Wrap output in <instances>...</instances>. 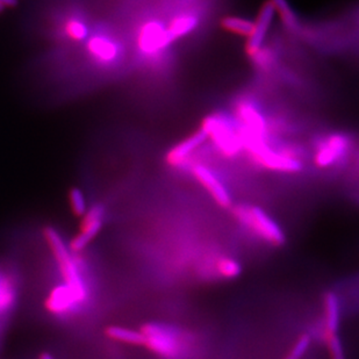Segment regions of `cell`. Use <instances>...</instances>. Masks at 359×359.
I'll list each match as a JSON object with an SVG mask.
<instances>
[{"instance_id": "27", "label": "cell", "mask_w": 359, "mask_h": 359, "mask_svg": "<svg viewBox=\"0 0 359 359\" xmlns=\"http://www.w3.org/2000/svg\"><path fill=\"white\" fill-rule=\"evenodd\" d=\"M18 5V0H0V6L3 8H15Z\"/></svg>"}, {"instance_id": "22", "label": "cell", "mask_w": 359, "mask_h": 359, "mask_svg": "<svg viewBox=\"0 0 359 359\" xmlns=\"http://www.w3.org/2000/svg\"><path fill=\"white\" fill-rule=\"evenodd\" d=\"M69 199L70 205H71V208H72L75 215L76 217H83L85 212L88 211L84 193L77 187H75V188L70 191Z\"/></svg>"}, {"instance_id": "23", "label": "cell", "mask_w": 359, "mask_h": 359, "mask_svg": "<svg viewBox=\"0 0 359 359\" xmlns=\"http://www.w3.org/2000/svg\"><path fill=\"white\" fill-rule=\"evenodd\" d=\"M260 69L268 70L273 66L275 54L268 48L260 47L253 56H250Z\"/></svg>"}, {"instance_id": "19", "label": "cell", "mask_w": 359, "mask_h": 359, "mask_svg": "<svg viewBox=\"0 0 359 359\" xmlns=\"http://www.w3.org/2000/svg\"><path fill=\"white\" fill-rule=\"evenodd\" d=\"M324 302H326L328 333H336L338 327H340V300L336 294L329 292V293H327Z\"/></svg>"}, {"instance_id": "8", "label": "cell", "mask_w": 359, "mask_h": 359, "mask_svg": "<svg viewBox=\"0 0 359 359\" xmlns=\"http://www.w3.org/2000/svg\"><path fill=\"white\" fill-rule=\"evenodd\" d=\"M104 214L105 209L101 205L92 206L91 208L85 212L81 221L79 234L75 236L70 242V248L74 251H81L91 242L92 240L98 235L103 227Z\"/></svg>"}, {"instance_id": "9", "label": "cell", "mask_w": 359, "mask_h": 359, "mask_svg": "<svg viewBox=\"0 0 359 359\" xmlns=\"http://www.w3.org/2000/svg\"><path fill=\"white\" fill-rule=\"evenodd\" d=\"M350 139L343 134H333L321 144L316 155V163L320 168H328L338 163L348 154Z\"/></svg>"}, {"instance_id": "15", "label": "cell", "mask_w": 359, "mask_h": 359, "mask_svg": "<svg viewBox=\"0 0 359 359\" xmlns=\"http://www.w3.org/2000/svg\"><path fill=\"white\" fill-rule=\"evenodd\" d=\"M61 34L68 42L81 43L90 37V28L86 20L81 15H70L63 21Z\"/></svg>"}, {"instance_id": "14", "label": "cell", "mask_w": 359, "mask_h": 359, "mask_svg": "<svg viewBox=\"0 0 359 359\" xmlns=\"http://www.w3.org/2000/svg\"><path fill=\"white\" fill-rule=\"evenodd\" d=\"M207 139L208 137L206 135V133L202 129H199L198 132L192 134L190 137H187L186 139L178 143L176 147L173 148L169 151L166 159L173 166H180L188 157V155L193 153L197 148L200 147Z\"/></svg>"}, {"instance_id": "2", "label": "cell", "mask_w": 359, "mask_h": 359, "mask_svg": "<svg viewBox=\"0 0 359 359\" xmlns=\"http://www.w3.org/2000/svg\"><path fill=\"white\" fill-rule=\"evenodd\" d=\"M44 237L48 246L52 250V255L55 257L56 263L59 265V270L62 272L63 278L66 285L70 286L83 300L88 299V290L85 286L84 280L81 278V272L78 270L77 264L71 257L70 250L59 234L55 228L46 227L43 231Z\"/></svg>"}, {"instance_id": "24", "label": "cell", "mask_w": 359, "mask_h": 359, "mask_svg": "<svg viewBox=\"0 0 359 359\" xmlns=\"http://www.w3.org/2000/svg\"><path fill=\"white\" fill-rule=\"evenodd\" d=\"M219 271L226 278H236V277L241 275L242 268H241V265L238 264L236 260L226 258V260H222L219 263Z\"/></svg>"}, {"instance_id": "20", "label": "cell", "mask_w": 359, "mask_h": 359, "mask_svg": "<svg viewBox=\"0 0 359 359\" xmlns=\"http://www.w3.org/2000/svg\"><path fill=\"white\" fill-rule=\"evenodd\" d=\"M221 25L228 32L242 35V37H250V34L253 33V22L246 20V19L227 17L222 20Z\"/></svg>"}, {"instance_id": "6", "label": "cell", "mask_w": 359, "mask_h": 359, "mask_svg": "<svg viewBox=\"0 0 359 359\" xmlns=\"http://www.w3.org/2000/svg\"><path fill=\"white\" fill-rule=\"evenodd\" d=\"M146 336L148 348L165 358H176L182 350L180 333L168 327L159 324H147L141 330Z\"/></svg>"}, {"instance_id": "18", "label": "cell", "mask_w": 359, "mask_h": 359, "mask_svg": "<svg viewBox=\"0 0 359 359\" xmlns=\"http://www.w3.org/2000/svg\"><path fill=\"white\" fill-rule=\"evenodd\" d=\"M270 3L273 5L275 11L278 12L279 17L282 19L286 30L294 33V32H297L300 28L297 15L294 13L287 0H270Z\"/></svg>"}, {"instance_id": "28", "label": "cell", "mask_w": 359, "mask_h": 359, "mask_svg": "<svg viewBox=\"0 0 359 359\" xmlns=\"http://www.w3.org/2000/svg\"><path fill=\"white\" fill-rule=\"evenodd\" d=\"M40 359H54L50 353H47V352H44L42 355L40 356Z\"/></svg>"}, {"instance_id": "12", "label": "cell", "mask_w": 359, "mask_h": 359, "mask_svg": "<svg viewBox=\"0 0 359 359\" xmlns=\"http://www.w3.org/2000/svg\"><path fill=\"white\" fill-rule=\"evenodd\" d=\"M238 120L242 124V127L255 135L265 137L266 136V122L260 110H257L253 104L248 100L240 101L236 108Z\"/></svg>"}, {"instance_id": "11", "label": "cell", "mask_w": 359, "mask_h": 359, "mask_svg": "<svg viewBox=\"0 0 359 359\" xmlns=\"http://www.w3.org/2000/svg\"><path fill=\"white\" fill-rule=\"evenodd\" d=\"M275 8L270 1L260 10L257 21L253 22V33L250 34L249 40L246 43L248 55L253 56L260 47H263L266 34L275 18Z\"/></svg>"}, {"instance_id": "5", "label": "cell", "mask_w": 359, "mask_h": 359, "mask_svg": "<svg viewBox=\"0 0 359 359\" xmlns=\"http://www.w3.org/2000/svg\"><path fill=\"white\" fill-rule=\"evenodd\" d=\"M86 52L92 62L101 68L114 66L122 57V44L107 32H98L90 35Z\"/></svg>"}, {"instance_id": "13", "label": "cell", "mask_w": 359, "mask_h": 359, "mask_svg": "<svg viewBox=\"0 0 359 359\" xmlns=\"http://www.w3.org/2000/svg\"><path fill=\"white\" fill-rule=\"evenodd\" d=\"M195 178L208 190L209 193L215 199V202L222 207H229L231 204V195L224 184L217 180L215 175L204 165H197L193 169Z\"/></svg>"}, {"instance_id": "16", "label": "cell", "mask_w": 359, "mask_h": 359, "mask_svg": "<svg viewBox=\"0 0 359 359\" xmlns=\"http://www.w3.org/2000/svg\"><path fill=\"white\" fill-rule=\"evenodd\" d=\"M198 25V17L193 14H182L171 20L168 30L173 40L176 41L192 33Z\"/></svg>"}, {"instance_id": "25", "label": "cell", "mask_w": 359, "mask_h": 359, "mask_svg": "<svg viewBox=\"0 0 359 359\" xmlns=\"http://www.w3.org/2000/svg\"><path fill=\"white\" fill-rule=\"evenodd\" d=\"M329 333L328 335V347H329L330 353L333 359H345V350L342 345L341 340L338 336V333Z\"/></svg>"}, {"instance_id": "21", "label": "cell", "mask_w": 359, "mask_h": 359, "mask_svg": "<svg viewBox=\"0 0 359 359\" xmlns=\"http://www.w3.org/2000/svg\"><path fill=\"white\" fill-rule=\"evenodd\" d=\"M15 300L14 286L10 279L0 275V313L6 312Z\"/></svg>"}, {"instance_id": "29", "label": "cell", "mask_w": 359, "mask_h": 359, "mask_svg": "<svg viewBox=\"0 0 359 359\" xmlns=\"http://www.w3.org/2000/svg\"><path fill=\"white\" fill-rule=\"evenodd\" d=\"M3 10H4V8H3V6H0V12L3 11Z\"/></svg>"}, {"instance_id": "7", "label": "cell", "mask_w": 359, "mask_h": 359, "mask_svg": "<svg viewBox=\"0 0 359 359\" xmlns=\"http://www.w3.org/2000/svg\"><path fill=\"white\" fill-rule=\"evenodd\" d=\"M175 42L163 23L151 20L143 25L137 37V47L143 56L154 57L166 50Z\"/></svg>"}, {"instance_id": "17", "label": "cell", "mask_w": 359, "mask_h": 359, "mask_svg": "<svg viewBox=\"0 0 359 359\" xmlns=\"http://www.w3.org/2000/svg\"><path fill=\"white\" fill-rule=\"evenodd\" d=\"M107 336L115 341L124 342L133 345H146V336L142 331L124 328V327L112 326L106 329Z\"/></svg>"}, {"instance_id": "1", "label": "cell", "mask_w": 359, "mask_h": 359, "mask_svg": "<svg viewBox=\"0 0 359 359\" xmlns=\"http://www.w3.org/2000/svg\"><path fill=\"white\" fill-rule=\"evenodd\" d=\"M238 132L242 139L243 148H246L250 155L260 165H263L268 169L282 171V173H298L302 169V165L297 158L292 157L291 155L272 151L265 142V137L255 135L243 127L238 129Z\"/></svg>"}, {"instance_id": "10", "label": "cell", "mask_w": 359, "mask_h": 359, "mask_svg": "<svg viewBox=\"0 0 359 359\" xmlns=\"http://www.w3.org/2000/svg\"><path fill=\"white\" fill-rule=\"evenodd\" d=\"M81 302H84V300L66 284L52 289L46 300V308L52 314L61 316L74 311L78 304Z\"/></svg>"}, {"instance_id": "26", "label": "cell", "mask_w": 359, "mask_h": 359, "mask_svg": "<svg viewBox=\"0 0 359 359\" xmlns=\"http://www.w3.org/2000/svg\"><path fill=\"white\" fill-rule=\"evenodd\" d=\"M311 345V338L308 335H304L298 340L297 343L292 349L290 355L287 356L286 359H300L302 356L307 351L308 347Z\"/></svg>"}, {"instance_id": "3", "label": "cell", "mask_w": 359, "mask_h": 359, "mask_svg": "<svg viewBox=\"0 0 359 359\" xmlns=\"http://www.w3.org/2000/svg\"><path fill=\"white\" fill-rule=\"evenodd\" d=\"M202 129L206 133L207 137L212 139L221 153L228 157L236 156L243 148L238 128H235L227 117L221 114L205 117Z\"/></svg>"}, {"instance_id": "4", "label": "cell", "mask_w": 359, "mask_h": 359, "mask_svg": "<svg viewBox=\"0 0 359 359\" xmlns=\"http://www.w3.org/2000/svg\"><path fill=\"white\" fill-rule=\"evenodd\" d=\"M235 214L238 220L253 231H256L262 237L265 238L269 242L275 246H280L285 241V236L282 233V228L275 220H272L268 214L260 208V207H237Z\"/></svg>"}]
</instances>
